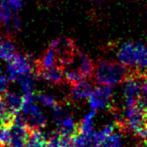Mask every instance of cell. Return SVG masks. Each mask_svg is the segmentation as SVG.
<instances>
[{"instance_id": "cell-1", "label": "cell", "mask_w": 147, "mask_h": 147, "mask_svg": "<svg viewBox=\"0 0 147 147\" xmlns=\"http://www.w3.org/2000/svg\"><path fill=\"white\" fill-rule=\"evenodd\" d=\"M128 72L129 69L121 63L100 59L95 66L94 78L98 84L113 87L118 84H122Z\"/></svg>"}, {"instance_id": "cell-2", "label": "cell", "mask_w": 147, "mask_h": 147, "mask_svg": "<svg viewBox=\"0 0 147 147\" xmlns=\"http://www.w3.org/2000/svg\"><path fill=\"white\" fill-rule=\"evenodd\" d=\"M124 117L128 131L133 132L143 140H147V110L142 98L125 107Z\"/></svg>"}, {"instance_id": "cell-3", "label": "cell", "mask_w": 147, "mask_h": 147, "mask_svg": "<svg viewBox=\"0 0 147 147\" xmlns=\"http://www.w3.org/2000/svg\"><path fill=\"white\" fill-rule=\"evenodd\" d=\"M53 50L56 58V66L64 69L72 62L75 55L79 52L72 39L59 38L53 40L50 47Z\"/></svg>"}, {"instance_id": "cell-4", "label": "cell", "mask_w": 147, "mask_h": 147, "mask_svg": "<svg viewBox=\"0 0 147 147\" xmlns=\"http://www.w3.org/2000/svg\"><path fill=\"white\" fill-rule=\"evenodd\" d=\"M112 94V87L108 85L99 84V86L95 87L88 98L91 108L93 110L110 108Z\"/></svg>"}, {"instance_id": "cell-5", "label": "cell", "mask_w": 147, "mask_h": 147, "mask_svg": "<svg viewBox=\"0 0 147 147\" xmlns=\"http://www.w3.org/2000/svg\"><path fill=\"white\" fill-rule=\"evenodd\" d=\"M31 70L32 66L28 56H24L19 53L8 62L9 78L11 81H16L21 74L31 72Z\"/></svg>"}, {"instance_id": "cell-6", "label": "cell", "mask_w": 147, "mask_h": 147, "mask_svg": "<svg viewBox=\"0 0 147 147\" xmlns=\"http://www.w3.org/2000/svg\"><path fill=\"white\" fill-rule=\"evenodd\" d=\"M35 73L38 77L43 79L46 82H48L53 85L63 84L66 82L64 69L62 67L57 66L44 67L36 64Z\"/></svg>"}, {"instance_id": "cell-7", "label": "cell", "mask_w": 147, "mask_h": 147, "mask_svg": "<svg viewBox=\"0 0 147 147\" xmlns=\"http://www.w3.org/2000/svg\"><path fill=\"white\" fill-rule=\"evenodd\" d=\"M119 62L128 69H133L137 65V46L136 42L128 41L122 44L117 52Z\"/></svg>"}, {"instance_id": "cell-8", "label": "cell", "mask_w": 147, "mask_h": 147, "mask_svg": "<svg viewBox=\"0 0 147 147\" xmlns=\"http://www.w3.org/2000/svg\"><path fill=\"white\" fill-rule=\"evenodd\" d=\"M94 89V84L90 79H84L71 84L69 98L73 102H81L88 99Z\"/></svg>"}, {"instance_id": "cell-9", "label": "cell", "mask_w": 147, "mask_h": 147, "mask_svg": "<svg viewBox=\"0 0 147 147\" xmlns=\"http://www.w3.org/2000/svg\"><path fill=\"white\" fill-rule=\"evenodd\" d=\"M17 114L9 109L3 96L0 94V127L9 128L13 124Z\"/></svg>"}, {"instance_id": "cell-10", "label": "cell", "mask_w": 147, "mask_h": 147, "mask_svg": "<svg viewBox=\"0 0 147 147\" xmlns=\"http://www.w3.org/2000/svg\"><path fill=\"white\" fill-rule=\"evenodd\" d=\"M3 98L6 100L7 104L9 107V109L12 111L13 113H19L20 111H22L23 105H24V96H21L19 95L15 94L12 92L5 91L1 93Z\"/></svg>"}, {"instance_id": "cell-11", "label": "cell", "mask_w": 147, "mask_h": 147, "mask_svg": "<svg viewBox=\"0 0 147 147\" xmlns=\"http://www.w3.org/2000/svg\"><path fill=\"white\" fill-rule=\"evenodd\" d=\"M26 147H47V137L40 129H30Z\"/></svg>"}, {"instance_id": "cell-12", "label": "cell", "mask_w": 147, "mask_h": 147, "mask_svg": "<svg viewBox=\"0 0 147 147\" xmlns=\"http://www.w3.org/2000/svg\"><path fill=\"white\" fill-rule=\"evenodd\" d=\"M16 48L9 38L2 39L0 41V58L9 62L16 55Z\"/></svg>"}, {"instance_id": "cell-13", "label": "cell", "mask_w": 147, "mask_h": 147, "mask_svg": "<svg viewBox=\"0 0 147 147\" xmlns=\"http://www.w3.org/2000/svg\"><path fill=\"white\" fill-rule=\"evenodd\" d=\"M137 46V65L135 69L145 71L147 69V41L136 42Z\"/></svg>"}, {"instance_id": "cell-14", "label": "cell", "mask_w": 147, "mask_h": 147, "mask_svg": "<svg viewBox=\"0 0 147 147\" xmlns=\"http://www.w3.org/2000/svg\"><path fill=\"white\" fill-rule=\"evenodd\" d=\"M0 6L2 7L6 16L10 17L17 14L23 7L22 0H0Z\"/></svg>"}, {"instance_id": "cell-15", "label": "cell", "mask_w": 147, "mask_h": 147, "mask_svg": "<svg viewBox=\"0 0 147 147\" xmlns=\"http://www.w3.org/2000/svg\"><path fill=\"white\" fill-rule=\"evenodd\" d=\"M96 115V110H93L92 112L86 114L81 124H78V132L82 134H92L94 132V125H93V120Z\"/></svg>"}, {"instance_id": "cell-16", "label": "cell", "mask_w": 147, "mask_h": 147, "mask_svg": "<svg viewBox=\"0 0 147 147\" xmlns=\"http://www.w3.org/2000/svg\"><path fill=\"white\" fill-rule=\"evenodd\" d=\"M16 81L19 82L21 87L24 92V95H32V92H33L35 86V82L31 72L21 74Z\"/></svg>"}, {"instance_id": "cell-17", "label": "cell", "mask_w": 147, "mask_h": 147, "mask_svg": "<svg viewBox=\"0 0 147 147\" xmlns=\"http://www.w3.org/2000/svg\"><path fill=\"white\" fill-rule=\"evenodd\" d=\"M38 102H39L41 105H43L45 107H48V108H51V109H55L58 105V103L55 99V98L50 95L47 94H44V93H39L37 96L34 98Z\"/></svg>"}, {"instance_id": "cell-18", "label": "cell", "mask_w": 147, "mask_h": 147, "mask_svg": "<svg viewBox=\"0 0 147 147\" xmlns=\"http://www.w3.org/2000/svg\"><path fill=\"white\" fill-rule=\"evenodd\" d=\"M8 78L0 71V94L6 91L7 86H8Z\"/></svg>"}, {"instance_id": "cell-19", "label": "cell", "mask_w": 147, "mask_h": 147, "mask_svg": "<svg viewBox=\"0 0 147 147\" xmlns=\"http://www.w3.org/2000/svg\"><path fill=\"white\" fill-rule=\"evenodd\" d=\"M10 18H11V16H10V17L6 16V14L4 12V10H3L2 7L0 6V26H4L5 24L10 20Z\"/></svg>"}, {"instance_id": "cell-20", "label": "cell", "mask_w": 147, "mask_h": 147, "mask_svg": "<svg viewBox=\"0 0 147 147\" xmlns=\"http://www.w3.org/2000/svg\"><path fill=\"white\" fill-rule=\"evenodd\" d=\"M142 101L144 103V106L147 110V78L145 79L144 84H143V87H142Z\"/></svg>"}, {"instance_id": "cell-21", "label": "cell", "mask_w": 147, "mask_h": 147, "mask_svg": "<svg viewBox=\"0 0 147 147\" xmlns=\"http://www.w3.org/2000/svg\"><path fill=\"white\" fill-rule=\"evenodd\" d=\"M0 147H9V146L7 144H0Z\"/></svg>"}, {"instance_id": "cell-22", "label": "cell", "mask_w": 147, "mask_h": 147, "mask_svg": "<svg viewBox=\"0 0 147 147\" xmlns=\"http://www.w3.org/2000/svg\"><path fill=\"white\" fill-rule=\"evenodd\" d=\"M94 1H101V0H94Z\"/></svg>"}, {"instance_id": "cell-23", "label": "cell", "mask_w": 147, "mask_h": 147, "mask_svg": "<svg viewBox=\"0 0 147 147\" xmlns=\"http://www.w3.org/2000/svg\"><path fill=\"white\" fill-rule=\"evenodd\" d=\"M145 73H146V75H147V69L145 70Z\"/></svg>"}]
</instances>
